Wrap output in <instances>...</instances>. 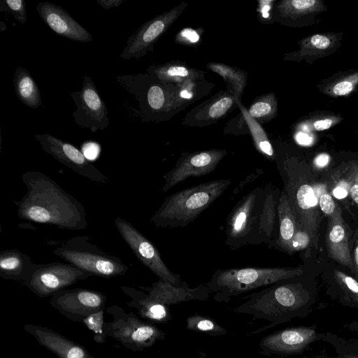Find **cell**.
I'll list each match as a JSON object with an SVG mask.
<instances>
[{"mask_svg": "<svg viewBox=\"0 0 358 358\" xmlns=\"http://www.w3.org/2000/svg\"><path fill=\"white\" fill-rule=\"evenodd\" d=\"M238 107L246 122L255 148L268 159H275L274 149L261 124L249 115L248 109L242 102L238 103Z\"/></svg>", "mask_w": 358, "mask_h": 358, "instance_id": "obj_32", "label": "cell"}, {"mask_svg": "<svg viewBox=\"0 0 358 358\" xmlns=\"http://www.w3.org/2000/svg\"><path fill=\"white\" fill-rule=\"evenodd\" d=\"M303 358H358V356H342L338 357H328L324 356L303 357Z\"/></svg>", "mask_w": 358, "mask_h": 358, "instance_id": "obj_48", "label": "cell"}, {"mask_svg": "<svg viewBox=\"0 0 358 358\" xmlns=\"http://www.w3.org/2000/svg\"><path fill=\"white\" fill-rule=\"evenodd\" d=\"M106 301V296L99 291L75 288L56 292L50 304L67 319L81 323L89 315L105 309Z\"/></svg>", "mask_w": 358, "mask_h": 358, "instance_id": "obj_15", "label": "cell"}, {"mask_svg": "<svg viewBox=\"0 0 358 358\" xmlns=\"http://www.w3.org/2000/svg\"><path fill=\"white\" fill-rule=\"evenodd\" d=\"M117 80L136 99L139 107L136 115L145 122L169 120L215 87L205 80L183 85L164 83L147 72L118 76Z\"/></svg>", "mask_w": 358, "mask_h": 358, "instance_id": "obj_3", "label": "cell"}, {"mask_svg": "<svg viewBox=\"0 0 358 358\" xmlns=\"http://www.w3.org/2000/svg\"><path fill=\"white\" fill-rule=\"evenodd\" d=\"M104 310L105 309H103L96 313L89 315L81 322L88 329L93 332L94 341L99 344L105 343L107 337L103 330V325L105 323L103 320Z\"/></svg>", "mask_w": 358, "mask_h": 358, "instance_id": "obj_36", "label": "cell"}, {"mask_svg": "<svg viewBox=\"0 0 358 358\" xmlns=\"http://www.w3.org/2000/svg\"><path fill=\"white\" fill-rule=\"evenodd\" d=\"M335 280L348 302L358 307V282L343 272L334 269Z\"/></svg>", "mask_w": 358, "mask_h": 358, "instance_id": "obj_35", "label": "cell"}, {"mask_svg": "<svg viewBox=\"0 0 358 358\" xmlns=\"http://www.w3.org/2000/svg\"><path fill=\"white\" fill-rule=\"evenodd\" d=\"M330 157L327 154H320L314 159L315 166L322 168L327 166L329 162Z\"/></svg>", "mask_w": 358, "mask_h": 358, "instance_id": "obj_46", "label": "cell"}, {"mask_svg": "<svg viewBox=\"0 0 358 358\" xmlns=\"http://www.w3.org/2000/svg\"><path fill=\"white\" fill-rule=\"evenodd\" d=\"M22 180L27 192L20 200H13L20 219L68 230L87 227L84 206L51 177L39 171H27Z\"/></svg>", "mask_w": 358, "mask_h": 358, "instance_id": "obj_1", "label": "cell"}, {"mask_svg": "<svg viewBox=\"0 0 358 358\" xmlns=\"http://www.w3.org/2000/svg\"><path fill=\"white\" fill-rule=\"evenodd\" d=\"M206 68L221 76L226 83L227 89L234 94L238 103L241 102V97L248 82L246 71L216 62L208 63Z\"/></svg>", "mask_w": 358, "mask_h": 358, "instance_id": "obj_31", "label": "cell"}, {"mask_svg": "<svg viewBox=\"0 0 358 358\" xmlns=\"http://www.w3.org/2000/svg\"><path fill=\"white\" fill-rule=\"evenodd\" d=\"M92 276L69 263H35L23 285L43 298L52 296L56 292Z\"/></svg>", "mask_w": 358, "mask_h": 358, "instance_id": "obj_10", "label": "cell"}, {"mask_svg": "<svg viewBox=\"0 0 358 358\" xmlns=\"http://www.w3.org/2000/svg\"><path fill=\"white\" fill-rule=\"evenodd\" d=\"M350 194L352 201L358 206V162H350L348 166L345 178Z\"/></svg>", "mask_w": 358, "mask_h": 358, "instance_id": "obj_38", "label": "cell"}, {"mask_svg": "<svg viewBox=\"0 0 358 358\" xmlns=\"http://www.w3.org/2000/svg\"><path fill=\"white\" fill-rule=\"evenodd\" d=\"M286 281L247 295L243 298L247 299L245 302L232 309L234 313L268 322L266 325L252 330L250 336L264 332L301 315L309 299L308 292L300 282Z\"/></svg>", "mask_w": 358, "mask_h": 358, "instance_id": "obj_4", "label": "cell"}, {"mask_svg": "<svg viewBox=\"0 0 358 358\" xmlns=\"http://www.w3.org/2000/svg\"><path fill=\"white\" fill-rule=\"evenodd\" d=\"M301 267H247L216 270L206 282L217 302L301 275Z\"/></svg>", "mask_w": 358, "mask_h": 358, "instance_id": "obj_6", "label": "cell"}, {"mask_svg": "<svg viewBox=\"0 0 358 358\" xmlns=\"http://www.w3.org/2000/svg\"><path fill=\"white\" fill-rule=\"evenodd\" d=\"M311 241L310 236L301 229H299L292 242V254L304 249Z\"/></svg>", "mask_w": 358, "mask_h": 358, "instance_id": "obj_42", "label": "cell"}, {"mask_svg": "<svg viewBox=\"0 0 358 358\" xmlns=\"http://www.w3.org/2000/svg\"><path fill=\"white\" fill-rule=\"evenodd\" d=\"M36 10L57 35L83 43L92 41L91 34L63 8L48 1H41L38 3Z\"/></svg>", "mask_w": 358, "mask_h": 358, "instance_id": "obj_19", "label": "cell"}, {"mask_svg": "<svg viewBox=\"0 0 358 358\" xmlns=\"http://www.w3.org/2000/svg\"><path fill=\"white\" fill-rule=\"evenodd\" d=\"M316 185V190L317 192V195L318 198V203L320 210L323 213L324 215L329 217L332 215L338 208V206L335 203L334 199L331 195L326 190V189L322 188L320 185Z\"/></svg>", "mask_w": 358, "mask_h": 358, "instance_id": "obj_39", "label": "cell"}, {"mask_svg": "<svg viewBox=\"0 0 358 358\" xmlns=\"http://www.w3.org/2000/svg\"><path fill=\"white\" fill-rule=\"evenodd\" d=\"M34 264L27 254L17 249L0 251V275L5 280L24 284Z\"/></svg>", "mask_w": 358, "mask_h": 358, "instance_id": "obj_28", "label": "cell"}, {"mask_svg": "<svg viewBox=\"0 0 358 358\" xmlns=\"http://www.w3.org/2000/svg\"><path fill=\"white\" fill-rule=\"evenodd\" d=\"M114 223L122 238L135 256L159 279L174 285H180L183 282L179 274L167 267L155 245L134 225L121 217H117Z\"/></svg>", "mask_w": 358, "mask_h": 358, "instance_id": "obj_11", "label": "cell"}, {"mask_svg": "<svg viewBox=\"0 0 358 358\" xmlns=\"http://www.w3.org/2000/svg\"><path fill=\"white\" fill-rule=\"evenodd\" d=\"M342 120V117L336 115L320 117L311 123V127L315 131H324L330 129Z\"/></svg>", "mask_w": 358, "mask_h": 358, "instance_id": "obj_41", "label": "cell"}, {"mask_svg": "<svg viewBox=\"0 0 358 358\" xmlns=\"http://www.w3.org/2000/svg\"><path fill=\"white\" fill-rule=\"evenodd\" d=\"M186 328L189 331L211 336H224L227 333V330L212 317L196 313L187 317Z\"/></svg>", "mask_w": 358, "mask_h": 358, "instance_id": "obj_34", "label": "cell"}, {"mask_svg": "<svg viewBox=\"0 0 358 358\" xmlns=\"http://www.w3.org/2000/svg\"><path fill=\"white\" fill-rule=\"evenodd\" d=\"M124 2L122 0H97V3L104 9L117 7Z\"/></svg>", "mask_w": 358, "mask_h": 358, "instance_id": "obj_44", "label": "cell"}, {"mask_svg": "<svg viewBox=\"0 0 358 358\" xmlns=\"http://www.w3.org/2000/svg\"><path fill=\"white\" fill-rule=\"evenodd\" d=\"M322 93L334 98L348 96L358 90V69L338 72L317 84Z\"/></svg>", "mask_w": 358, "mask_h": 358, "instance_id": "obj_29", "label": "cell"}, {"mask_svg": "<svg viewBox=\"0 0 358 358\" xmlns=\"http://www.w3.org/2000/svg\"><path fill=\"white\" fill-rule=\"evenodd\" d=\"M231 183V179L214 180L175 192L164 199L150 222L157 227H185L218 199Z\"/></svg>", "mask_w": 358, "mask_h": 358, "instance_id": "obj_5", "label": "cell"}, {"mask_svg": "<svg viewBox=\"0 0 358 358\" xmlns=\"http://www.w3.org/2000/svg\"><path fill=\"white\" fill-rule=\"evenodd\" d=\"M273 1H259V11H258L259 13V15L261 17V18L262 19H266V18H268L270 17H273V15L270 14L269 11L271 10L272 11V8H273V5H272V3Z\"/></svg>", "mask_w": 358, "mask_h": 358, "instance_id": "obj_43", "label": "cell"}, {"mask_svg": "<svg viewBox=\"0 0 358 358\" xmlns=\"http://www.w3.org/2000/svg\"><path fill=\"white\" fill-rule=\"evenodd\" d=\"M249 115L259 124L267 123L278 114V100L270 92L256 98L248 109Z\"/></svg>", "mask_w": 358, "mask_h": 358, "instance_id": "obj_33", "label": "cell"}, {"mask_svg": "<svg viewBox=\"0 0 358 358\" xmlns=\"http://www.w3.org/2000/svg\"><path fill=\"white\" fill-rule=\"evenodd\" d=\"M238 107L234 94L227 89L192 108L182 121L183 125L203 127L216 123Z\"/></svg>", "mask_w": 358, "mask_h": 358, "instance_id": "obj_18", "label": "cell"}, {"mask_svg": "<svg viewBox=\"0 0 358 358\" xmlns=\"http://www.w3.org/2000/svg\"><path fill=\"white\" fill-rule=\"evenodd\" d=\"M13 85L17 97L24 105L34 109L41 106L40 90L25 68H16L13 76Z\"/></svg>", "mask_w": 358, "mask_h": 358, "instance_id": "obj_30", "label": "cell"}, {"mask_svg": "<svg viewBox=\"0 0 358 358\" xmlns=\"http://www.w3.org/2000/svg\"><path fill=\"white\" fill-rule=\"evenodd\" d=\"M139 288L154 299L169 306L189 301H206L212 294L206 282L191 288L185 281L180 285H174L159 278L150 287L139 286Z\"/></svg>", "mask_w": 358, "mask_h": 358, "instance_id": "obj_20", "label": "cell"}, {"mask_svg": "<svg viewBox=\"0 0 358 358\" xmlns=\"http://www.w3.org/2000/svg\"><path fill=\"white\" fill-rule=\"evenodd\" d=\"M0 11L12 14L20 23L27 21V10L24 0H0Z\"/></svg>", "mask_w": 358, "mask_h": 358, "instance_id": "obj_37", "label": "cell"}, {"mask_svg": "<svg viewBox=\"0 0 358 358\" xmlns=\"http://www.w3.org/2000/svg\"><path fill=\"white\" fill-rule=\"evenodd\" d=\"M146 72L157 80L176 85L204 80L205 72L189 66L181 61H171L162 64H152Z\"/></svg>", "mask_w": 358, "mask_h": 358, "instance_id": "obj_27", "label": "cell"}, {"mask_svg": "<svg viewBox=\"0 0 358 358\" xmlns=\"http://www.w3.org/2000/svg\"><path fill=\"white\" fill-rule=\"evenodd\" d=\"M70 96L76 106L73 117L78 125L92 132L108 127L106 105L90 77L85 76L80 90L71 92Z\"/></svg>", "mask_w": 358, "mask_h": 358, "instance_id": "obj_14", "label": "cell"}, {"mask_svg": "<svg viewBox=\"0 0 358 358\" xmlns=\"http://www.w3.org/2000/svg\"><path fill=\"white\" fill-rule=\"evenodd\" d=\"M227 154V151L222 149L182 152L173 168L164 176L162 192L166 193L188 178L201 177L213 172Z\"/></svg>", "mask_w": 358, "mask_h": 358, "instance_id": "obj_16", "label": "cell"}, {"mask_svg": "<svg viewBox=\"0 0 358 358\" xmlns=\"http://www.w3.org/2000/svg\"><path fill=\"white\" fill-rule=\"evenodd\" d=\"M34 137L43 151L80 176L99 183L106 184L109 182L108 176L73 144L48 134H36Z\"/></svg>", "mask_w": 358, "mask_h": 358, "instance_id": "obj_13", "label": "cell"}, {"mask_svg": "<svg viewBox=\"0 0 358 358\" xmlns=\"http://www.w3.org/2000/svg\"><path fill=\"white\" fill-rule=\"evenodd\" d=\"M52 253L93 276L109 278L123 275L129 270L120 258L103 251L87 236L72 237L62 242Z\"/></svg>", "mask_w": 358, "mask_h": 358, "instance_id": "obj_8", "label": "cell"}, {"mask_svg": "<svg viewBox=\"0 0 358 358\" xmlns=\"http://www.w3.org/2000/svg\"><path fill=\"white\" fill-rule=\"evenodd\" d=\"M342 36V33L333 32L308 36L299 41L297 52L285 54L284 59L313 62L329 56L341 45Z\"/></svg>", "mask_w": 358, "mask_h": 358, "instance_id": "obj_24", "label": "cell"}, {"mask_svg": "<svg viewBox=\"0 0 358 358\" xmlns=\"http://www.w3.org/2000/svg\"><path fill=\"white\" fill-rule=\"evenodd\" d=\"M314 329L299 327L283 329L264 337L259 343V353L268 357L301 352L316 339Z\"/></svg>", "mask_w": 358, "mask_h": 358, "instance_id": "obj_17", "label": "cell"}, {"mask_svg": "<svg viewBox=\"0 0 358 358\" xmlns=\"http://www.w3.org/2000/svg\"><path fill=\"white\" fill-rule=\"evenodd\" d=\"M326 10L324 2L320 0H283L275 6L273 17L287 26L301 27L309 24V20Z\"/></svg>", "mask_w": 358, "mask_h": 358, "instance_id": "obj_22", "label": "cell"}, {"mask_svg": "<svg viewBox=\"0 0 358 358\" xmlns=\"http://www.w3.org/2000/svg\"><path fill=\"white\" fill-rule=\"evenodd\" d=\"M280 192L271 182L244 195L228 215L225 244L232 249L247 245H268L278 236Z\"/></svg>", "mask_w": 358, "mask_h": 358, "instance_id": "obj_2", "label": "cell"}, {"mask_svg": "<svg viewBox=\"0 0 358 358\" xmlns=\"http://www.w3.org/2000/svg\"><path fill=\"white\" fill-rule=\"evenodd\" d=\"M282 177L284 189L300 229L306 232L315 243L320 224V209L315 183L310 173L291 162H285Z\"/></svg>", "mask_w": 358, "mask_h": 358, "instance_id": "obj_7", "label": "cell"}, {"mask_svg": "<svg viewBox=\"0 0 358 358\" xmlns=\"http://www.w3.org/2000/svg\"><path fill=\"white\" fill-rule=\"evenodd\" d=\"M121 289L131 299L127 303L128 306L135 308L143 320L154 324H164L172 320L170 306L154 299L147 292L127 286H122Z\"/></svg>", "mask_w": 358, "mask_h": 358, "instance_id": "obj_25", "label": "cell"}, {"mask_svg": "<svg viewBox=\"0 0 358 358\" xmlns=\"http://www.w3.org/2000/svg\"><path fill=\"white\" fill-rule=\"evenodd\" d=\"M105 310L112 317V320L105 322L103 325L106 336L117 340L134 352L151 348L166 338V333L154 323L138 317L131 311H126L121 306H108Z\"/></svg>", "mask_w": 358, "mask_h": 358, "instance_id": "obj_9", "label": "cell"}, {"mask_svg": "<svg viewBox=\"0 0 358 358\" xmlns=\"http://www.w3.org/2000/svg\"><path fill=\"white\" fill-rule=\"evenodd\" d=\"M200 36L199 32L190 28L181 30L175 38L176 42L185 45L194 46L199 44Z\"/></svg>", "mask_w": 358, "mask_h": 358, "instance_id": "obj_40", "label": "cell"}, {"mask_svg": "<svg viewBox=\"0 0 358 358\" xmlns=\"http://www.w3.org/2000/svg\"><path fill=\"white\" fill-rule=\"evenodd\" d=\"M194 358H209V357L203 352H197L196 357H194Z\"/></svg>", "mask_w": 358, "mask_h": 358, "instance_id": "obj_49", "label": "cell"}, {"mask_svg": "<svg viewBox=\"0 0 358 358\" xmlns=\"http://www.w3.org/2000/svg\"><path fill=\"white\" fill-rule=\"evenodd\" d=\"M23 329L58 358H96L83 345L46 327L25 324Z\"/></svg>", "mask_w": 358, "mask_h": 358, "instance_id": "obj_21", "label": "cell"}, {"mask_svg": "<svg viewBox=\"0 0 358 358\" xmlns=\"http://www.w3.org/2000/svg\"><path fill=\"white\" fill-rule=\"evenodd\" d=\"M297 141L303 145H308L310 141L311 138L309 137V136L304 133H300L297 135Z\"/></svg>", "mask_w": 358, "mask_h": 358, "instance_id": "obj_47", "label": "cell"}, {"mask_svg": "<svg viewBox=\"0 0 358 358\" xmlns=\"http://www.w3.org/2000/svg\"><path fill=\"white\" fill-rule=\"evenodd\" d=\"M278 216V236L268 247L291 255L292 240L300 229L284 188L279 197Z\"/></svg>", "mask_w": 358, "mask_h": 358, "instance_id": "obj_26", "label": "cell"}, {"mask_svg": "<svg viewBox=\"0 0 358 358\" xmlns=\"http://www.w3.org/2000/svg\"><path fill=\"white\" fill-rule=\"evenodd\" d=\"M327 220L325 236L326 246L330 258L348 267L353 272V264L349 248V236L346 224L339 207Z\"/></svg>", "mask_w": 358, "mask_h": 358, "instance_id": "obj_23", "label": "cell"}, {"mask_svg": "<svg viewBox=\"0 0 358 358\" xmlns=\"http://www.w3.org/2000/svg\"><path fill=\"white\" fill-rule=\"evenodd\" d=\"M186 7L187 3L183 1L143 24L127 38L126 47L120 57L124 59H139L148 52H153L155 43L180 17Z\"/></svg>", "mask_w": 358, "mask_h": 358, "instance_id": "obj_12", "label": "cell"}, {"mask_svg": "<svg viewBox=\"0 0 358 358\" xmlns=\"http://www.w3.org/2000/svg\"><path fill=\"white\" fill-rule=\"evenodd\" d=\"M351 257L353 264V272L358 276V237H357L355 241L354 250Z\"/></svg>", "mask_w": 358, "mask_h": 358, "instance_id": "obj_45", "label": "cell"}]
</instances>
